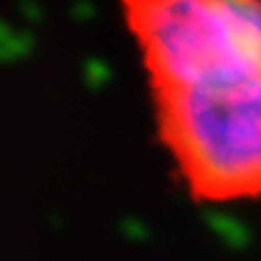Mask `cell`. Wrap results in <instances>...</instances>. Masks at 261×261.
I'll use <instances>...</instances> for the list:
<instances>
[{
  "mask_svg": "<svg viewBox=\"0 0 261 261\" xmlns=\"http://www.w3.org/2000/svg\"><path fill=\"white\" fill-rule=\"evenodd\" d=\"M147 91L261 64V0H117Z\"/></svg>",
  "mask_w": 261,
  "mask_h": 261,
  "instance_id": "cell-2",
  "label": "cell"
},
{
  "mask_svg": "<svg viewBox=\"0 0 261 261\" xmlns=\"http://www.w3.org/2000/svg\"><path fill=\"white\" fill-rule=\"evenodd\" d=\"M150 101L158 142L195 203L261 198V64Z\"/></svg>",
  "mask_w": 261,
  "mask_h": 261,
  "instance_id": "cell-1",
  "label": "cell"
}]
</instances>
